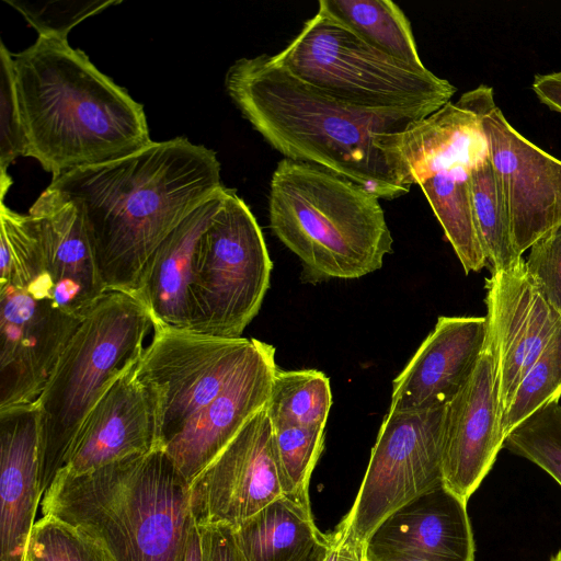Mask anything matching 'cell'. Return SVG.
I'll list each match as a JSON object with an SVG mask.
<instances>
[{
	"mask_svg": "<svg viewBox=\"0 0 561 561\" xmlns=\"http://www.w3.org/2000/svg\"><path fill=\"white\" fill-rule=\"evenodd\" d=\"M477 227L490 272L511 268L523 260L513 242L505 198L488 153L471 170Z\"/></svg>",
	"mask_w": 561,
	"mask_h": 561,
	"instance_id": "obj_26",
	"label": "cell"
},
{
	"mask_svg": "<svg viewBox=\"0 0 561 561\" xmlns=\"http://www.w3.org/2000/svg\"><path fill=\"white\" fill-rule=\"evenodd\" d=\"M45 265L33 218L0 207V410L35 403L81 324Z\"/></svg>",
	"mask_w": 561,
	"mask_h": 561,
	"instance_id": "obj_6",
	"label": "cell"
},
{
	"mask_svg": "<svg viewBox=\"0 0 561 561\" xmlns=\"http://www.w3.org/2000/svg\"><path fill=\"white\" fill-rule=\"evenodd\" d=\"M25 156L56 179L153 142L144 107L67 37L38 34L13 56Z\"/></svg>",
	"mask_w": 561,
	"mask_h": 561,
	"instance_id": "obj_3",
	"label": "cell"
},
{
	"mask_svg": "<svg viewBox=\"0 0 561 561\" xmlns=\"http://www.w3.org/2000/svg\"><path fill=\"white\" fill-rule=\"evenodd\" d=\"M445 413L446 407L385 415L358 493L341 519L354 539L367 545L392 512L444 484Z\"/></svg>",
	"mask_w": 561,
	"mask_h": 561,
	"instance_id": "obj_11",
	"label": "cell"
},
{
	"mask_svg": "<svg viewBox=\"0 0 561 561\" xmlns=\"http://www.w3.org/2000/svg\"><path fill=\"white\" fill-rule=\"evenodd\" d=\"M188 489L157 448L82 474L60 470L41 508L89 537L104 561H182L194 522Z\"/></svg>",
	"mask_w": 561,
	"mask_h": 561,
	"instance_id": "obj_4",
	"label": "cell"
},
{
	"mask_svg": "<svg viewBox=\"0 0 561 561\" xmlns=\"http://www.w3.org/2000/svg\"><path fill=\"white\" fill-rule=\"evenodd\" d=\"M26 561H104L98 546L79 529L53 516L36 520Z\"/></svg>",
	"mask_w": 561,
	"mask_h": 561,
	"instance_id": "obj_31",
	"label": "cell"
},
{
	"mask_svg": "<svg viewBox=\"0 0 561 561\" xmlns=\"http://www.w3.org/2000/svg\"><path fill=\"white\" fill-rule=\"evenodd\" d=\"M195 524L236 527L285 495L266 407L242 426L225 449L190 483Z\"/></svg>",
	"mask_w": 561,
	"mask_h": 561,
	"instance_id": "obj_12",
	"label": "cell"
},
{
	"mask_svg": "<svg viewBox=\"0 0 561 561\" xmlns=\"http://www.w3.org/2000/svg\"><path fill=\"white\" fill-rule=\"evenodd\" d=\"M43 494L39 490V410H0V561H26Z\"/></svg>",
	"mask_w": 561,
	"mask_h": 561,
	"instance_id": "obj_20",
	"label": "cell"
},
{
	"mask_svg": "<svg viewBox=\"0 0 561 561\" xmlns=\"http://www.w3.org/2000/svg\"><path fill=\"white\" fill-rule=\"evenodd\" d=\"M331 405L330 380L322 371L277 368L266 405L274 427H325Z\"/></svg>",
	"mask_w": 561,
	"mask_h": 561,
	"instance_id": "obj_27",
	"label": "cell"
},
{
	"mask_svg": "<svg viewBox=\"0 0 561 561\" xmlns=\"http://www.w3.org/2000/svg\"><path fill=\"white\" fill-rule=\"evenodd\" d=\"M152 327L133 294L108 291L85 316L60 354L35 402L39 410V490L62 469L90 411L110 386L140 358Z\"/></svg>",
	"mask_w": 561,
	"mask_h": 561,
	"instance_id": "obj_7",
	"label": "cell"
},
{
	"mask_svg": "<svg viewBox=\"0 0 561 561\" xmlns=\"http://www.w3.org/2000/svg\"><path fill=\"white\" fill-rule=\"evenodd\" d=\"M203 561H247L234 539L230 526L198 527Z\"/></svg>",
	"mask_w": 561,
	"mask_h": 561,
	"instance_id": "obj_34",
	"label": "cell"
},
{
	"mask_svg": "<svg viewBox=\"0 0 561 561\" xmlns=\"http://www.w3.org/2000/svg\"><path fill=\"white\" fill-rule=\"evenodd\" d=\"M182 561H203L201 533L195 522H193L188 530Z\"/></svg>",
	"mask_w": 561,
	"mask_h": 561,
	"instance_id": "obj_38",
	"label": "cell"
},
{
	"mask_svg": "<svg viewBox=\"0 0 561 561\" xmlns=\"http://www.w3.org/2000/svg\"><path fill=\"white\" fill-rule=\"evenodd\" d=\"M507 206L514 247L524 252L561 224V160L522 136L495 106L482 117Z\"/></svg>",
	"mask_w": 561,
	"mask_h": 561,
	"instance_id": "obj_14",
	"label": "cell"
},
{
	"mask_svg": "<svg viewBox=\"0 0 561 561\" xmlns=\"http://www.w3.org/2000/svg\"><path fill=\"white\" fill-rule=\"evenodd\" d=\"M43 259L77 313L84 318L104 297L105 284L78 208L46 188L30 208Z\"/></svg>",
	"mask_w": 561,
	"mask_h": 561,
	"instance_id": "obj_23",
	"label": "cell"
},
{
	"mask_svg": "<svg viewBox=\"0 0 561 561\" xmlns=\"http://www.w3.org/2000/svg\"><path fill=\"white\" fill-rule=\"evenodd\" d=\"M273 433L285 495L310 504L309 484L323 450L324 427L273 426Z\"/></svg>",
	"mask_w": 561,
	"mask_h": 561,
	"instance_id": "obj_30",
	"label": "cell"
},
{
	"mask_svg": "<svg viewBox=\"0 0 561 561\" xmlns=\"http://www.w3.org/2000/svg\"><path fill=\"white\" fill-rule=\"evenodd\" d=\"M367 548L411 551L435 561H474L467 502L438 485L392 512Z\"/></svg>",
	"mask_w": 561,
	"mask_h": 561,
	"instance_id": "obj_22",
	"label": "cell"
},
{
	"mask_svg": "<svg viewBox=\"0 0 561 561\" xmlns=\"http://www.w3.org/2000/svg\"><path fill=\"white\" fill-rule=\"evenodd\" d=\"M381 147L398 182L407 188L413 184L422 188L465 273L485 267L470 180L477 162L412 133L391 135Z\"/></svg>",
	"mask_w": 561,
	"mask_h": 561,
	"instance_id": "obj_13",
	"label": "cell"
},
{
	"mask_svg": "<svg viewBox=\"0 0 561 561\" xmlns=\"http://www.w3.org/2000/svg\"><path fill=\"white\" fill-rule=\"evenodd\" d=\"M268 217L273 233L298 256L305 284L359 278L380 270L392 252L379 198L314 164L277 163Z\"/></svg>",
	"mask_w": 561,
	"mask_h": 561,
	"instance_id": "obj_5",
	"label": "cell"
},
{
	"mask_svg": "<svg viewBox=\"0 0 561 561\" xmlns=\"http://www.w3.org/2000/svg\"><path fill=\"white\" fill-rule=\"evenodd\" d=\"M254 345L242 336L153 329L135 371L152 397L159 449L221 393Z\"/></svg>",
	"mask_w": 561,
	"mask_h": 561,
	"instance_id": "obj_10",
	"label": "cell"
},
{
	"mask_svg": "<svg viewBox=\"0 0 561 561\" xmlns=\"http://www.w3.org/2000/svg\"><path fill=\"white\" fill-rule=\"evenodd\" d=\"M484 288L504 412L522 379L561 324V316L535 286L524 259L511 268L491 272Z\"/></svg>",
	"mask_w": 561,
	"mask_h": 561,
	"instance_id": "obj_16",
	"label": "cell"
},
{
	"mask_svg": "<svg viewBox=\"0 0 561 561\" xmlns=\"http://www.w3.org/2000/svg\"><path fill=\"white\" fill-rule=\"evenodd\" d=\"M232 529L247 561H301L323 536L311 505L286 495Z\"/></svg>",
	"mask_w": 561,
	"mask_h": 561,
	"instance_id": "obj_24",
	"label": "cell"
},
{
	"mask_svg": "<svg viewBox=\"0 0 561 561\" xmlns=\"http://www.w3.org/2000/svg\"><path fill=\"white\" fill-rule=\"evenodd\" d=\"M485 317H439L434 329L392 381L388 411L446 407L471 376L486 343Z\"/></svg>",
	"mask_w": 561,
	"mask_h": 561,
	"instance_id": "obj_18",
	"label": "cell"
},
{
	"mask_svg": "<svg viewBox=\"0 0 561 561\" xmlns=\"http://www.w3.org/2000/svg\"><path fill=\"white\" fill-rule=\"evenodd\" d=\"M366 546L354 539L340 522L327 534V552L323 561H368Z\"/></svg>",
	"mask_w": 561,
	"mask_h": 561,
	"instance_id": "obj_35",
	"label": "cell"
},
{
	"mask_svg": "<svg viewBox=\"0 0 561 561\" xmlns=\"http://www.w3.org/2000/svg\"><path fill=\"white\" fill-rule=\"evenodd\" d=\"M550 561H561V550H559L551 559Z\"/></svg>",
	"mask_w": 561,
	"mask_h": 561,
	"instance_id": "obj_40",
	"label": "cell"
},
{
	"mask_svg": "<svg viewBox=\"0 0 561 561\" xmlns=\"http://www.w3.org/2000/svg\"><path fill=\"white\" fill-rule=\"evenodd\" d=\"M368 561H435L423 554L389 549H370L366 546Z\"/></svg>",
	"mask_w": 561,
	"mask_h": 561,
	"instance_id": "obj_37",
	"label": "cell"
},
{
	"mask_svg": "<svg viewBox=\"0 0 561 561\" xmlns=\"http://www.w3.org/2000/svg\"><path fill=\"white\" fill-rule=\"evenodd\" d=\"M274 58L321 93L360 108L439 110L457 91L426 67L377 50L319 10Z\"/></svg>",
	"mask_w": 561,
	"mask_h": 561,
	"instance_id": "obj_8",
	"label": "cell"
},
{
	"mask_svg": "<svg viewBox=\"0 0 561 561\" xmlns=\"http://www.w3.org/2000/svg\"><path fill=\"white\" fill-rule=\"evenodd\" d=\"M531 88L541 103L561 113V71L536 75Z\"/></svg>",
	"mask_w": 561,
	"mask_h": 561,
	"instance_id": "obj_36",
	"label": "cell"
},
{
	"mask_svg": "<svg viewBox=\"0 0 561 561\" xmlns=\"http://www.w3.org/2000/svg\"><path fill=\"white\" fill-rule=\"evenodd\" d=\"M136 364L92 408L68 451L62 471L82 474L158 448L154 404L136 375Z\"/></svg>",
	"mask_w": 561,
	"mask_h": 561,
	"instance_id": "obj_19",
	"label": "cell"
},
{
	"mask_svg": "<svg viewBox=\"0 0 561 561\" xmlns=\"http://www.w3.org/2000/svg\"><path fill=\"white\" fill-rule=\"evenodd\" d=\"M226 190L222 186L188 215L147 261L135 296L146 306L152 329L191 330L192 286L199 244Z\"/></svg>",
	"mask_w": 561,
	"mask_h": 561,
	"instance_id": "obj_21",
	"label": "cell"
},
{
	"mask_svg": "<svg viewBox=\"0 0 561 561\" xmlns=\"http://www.w3.org/2000/svg\"><path fill=\"white\" fill-rule=\"evenodd\" d=\"M25 156L14 77L13 55L0 43V191L1 201L12 184L8 168L19 157Z\"/></svg>",
	"mask_w": 561,
	"mask_h": 561,
	"instance_id": "obj_32",
	"label": "cell"
},
{
	"mask_svg": "<svg viewBox=\"0 0 561 561\" xmlns=\"http://www.w3.org/2000/svg\"><path fill=\"white\" fill-rule=\"evenodd\" d=\"M318 10L377 50L416 68L422 62L411 24L390 0H320Z\"/></svg>",
	"mask_w": 561,
	"mask_h": 561,
	"instance_id": "obj_25",
	"label": "cell"
},
{
	"mask_svg": "<svg viewBox=\"0 0 561 561\" xmlns=\"http://www.w3.org/2000/svg\"><path fill=\"white\" fill-rule=\"evenodd\" d=\"M273 345H255L221 393L162 450L190 484L270 400L275 373Z\"/></svg>",
	"mask_w": 561,
	"mask_h": 561,
	"instance_id": "obj_17",
	"label": "cell"
},
{
	"mask_svg": "<svg viewBox=\"0 0 561 561\" xmlns=\"http://www.w3.org/2000/svg\"><path fill=\"white\" fill-rule=\"evenodd\" d=\"M503 448L534 462L561 485V405L550 402L517 424Z\"/></svg>",
	"mask_w": 561,
	"mask_h": 561,
	"instance_id": "obj_29",
	"label": "cell"
},
{
	"mask_svg": "<svg viewBox=\"0 0 561 561\" xmlns=\"http://www.w3.org/2000/svg\"><path fill=\"white\" fill-rule=\"evenodd\" d=\"M502 415L495 343L489 324L481 356L469 379L446 405L445 413L444 484L466 502L503 448Z\"/></svg>",
	"mask_w": 561,
	"mask_h": 561,
	"instance_id": "obj_15",
	"label": "cell"
},
{
	"mask_svg": "<svg viewBox=\"0 0 561 561\" xmlns=\"http://www.w3.org/2000/svg\"><path fill=\"white\" fill-rule=\"evenodd\" d=\"M327 552V534L312 547L301 561H323Z\"/></svg>",
	"mask_w": 561,
	"mask_h": 561,
	"instance_id": "obj_39",
	"label": "cell"
},
{
	"mask_svg": "<svg viewBox=\"0 0 561 561\" xmlns=\"http://www.w3.org/2000/svg\"><path fill=\"white\" fill-rule=\"evenodd\" d=\"M525 265L539 293L561 316V224L529 248Z\"/></svg>",
	"mask_w": 561,
	"mask_h": 561,
	"instance_id": "obj_33",
	"label": "cell"
},
{
	"mask_svg": "<svg viewBox=\"0 0 561 561\" xmlns=\"http://www.w3.org/2000/svg\"><path fill=\"white\" fill-rule=\"evenodd\" d=\"M225 88L252 127L286 159L323 168L379 199H394L410 188L398 182L376 137L402 131L437 111L352 106L297 79L267 54L236 60Z\"/></svg>",
	"mask_w": 561,
	"mask_h": 561,
	"instance_id": "obj_2",
	"label": "cell"
},
{
	"mask_svg": "<svg viewBox=\"0 0 561 561\" xmlns=\"http://www.w3.org/2000/svg\"><path fill=\"white\" fill-rule=\"evenodd\" d=\"M224 185L216 152L187 138L53 179L79 210L107 291L135 295L158 245Z\"/></svg>",
	"mask_w": 561,
	"mask_h": 561,
	"instance_id": "obj_1",
	"label": "cell"
},
{
	"mask_svg": "<svg viewBox=\"0 0 561 561\" xmlns=\"http://www.w3.org/2000/svg\"><path fill=\"white\" fill-rule=\"evenodd\" d=\"M273 263L261 228L234 190L202 237L192 286L191 332L241 337L259 313Z\"/></svg>",
	"mask_w": 561,
	"mask_h": 561,
	"instance_id": "obj_9",
	"label": "cell"
},
{
	"mask_svg": "<svg viewBox=\"0 0 561 561\" xmlns=\"http://www.w3.org/2000/svg\"><path fill=\"white\" fill-rule=\"evenodd\" d=\"M561 397V324L518 385L502 415L506 436L517 424Z\"/></svg>",
	"mask_w": 561,
	"mask_h": 561,
	"instance_id": "obj_28",
	"label": "cell"
}]
</instances>
